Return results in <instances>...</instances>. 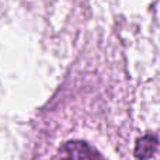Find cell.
<instances>
[{
	"label": "cell",
	"instance_id": "obj_1",
	"mask_svg": "<svg viewBox=\"0 0 160 160\" xmlns=\"http://www.w3.org/2000/svg\"><path fill=\"white\" fill-rule=\"evenodd\" d=\"M56 160H102V158L86 142L70 141L61 146Z\"/></svg>",
	"mask_w": 160,
	"mask_h": 160
},
{
	"label": "cell",
	"instance_id": "obj_2",
	"mask_svg": "<svg viewBox=\"0 0 160 160\" xmlns=\"http://www.w3.org/2000/svg\"><path fill=\"white\" fill-rule=\"evenodd\" d=\"M136 160H160V141L155 135H145L135 145Z\"/></svg>",
	"mask_w": 160,
	"mask_h": 160
}]
</instances>
